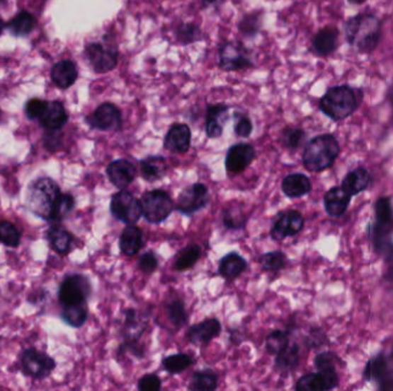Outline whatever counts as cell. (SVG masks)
<instances>
[{"instance_id": "1", "label": "cell", "mask_w": 393, "mask_h": 391, "mask_svg": "<svg viewBox=\"0 0 393 391\" xmlns=\"http://www.w3.org/2000/svg\"><path fill=\"white\" fill-rule=\"evenodd\" d=\"M345 40L360 54H372L383 37L382 21L372 13H361L345 22Z\"/></svg>"}, {"instance_id": "2", "label": "cell", "mask_w": 393, "mask_h": 391, "mask_svg": "<svg viewBox=\"0 0 393 391\" xmlns=\"http://www.w3.org/2000/svg\"><path fill=\"white\" fill-rule=\"evenodd\" d=\"M363 98V88L346 84L332 86L321 98L319 108L332 121H344L359 110Z\"/></svg>"}, {"instance_id": "3", "label": "cell", "mask_w": 393, "mask_h": 391, "mask_svg": "<svg viewBox=\"0 0 393 391\" xmlns=\"http://www.w3.org/2000/svg\"><path fill=\"white\" fill-rule=\"evenodd\" d=\"M374 214V223L369 225V237L376 254L387 259L393 255V206L390 197H380Z\"/></svg>"}, {"instance_id": "4", "label": "cell", "mask_w": 393, "mask_h": 391, "mask_svg": "<svg viewBox=\"0 0 393 391\" xmlns=\"http://www.w3.org/2000/svg\"><path fill=\"white\" fill-rule=\"evenodd\" d=\"M341 153L338 140L334 134H320L308 141L302 154V162L311 173H322L329 169Z\"/></svg>"}, {"instance_id": "5", "label": "cell", "mask_w": 393, "mask_h": 391, "mask_svg": "<svg viewBox=\"0 0 393 391\" xmlns=\"http://www.w3.org/2000/svg\"><path fill=\"white\" fill-rule=\"evenodd\" d=\"M62 195L58 184L49 177H42L31 182L28 188V208L40 218L50 221L53 206Z\"/></svg>"}, {"instance_id": "6", "label": "cell", "mask_w": 393, "mask_h": 391, "mask_svg": "<svg viewBox=\"0 0 393 391\" xmlns=\"http://www.w3.org/2000/svg\"><path fill=\"white\" fill-rule=\"evenodd\" d=\"M142 213L149 223L159 224L165 221L174 209V202L161 189L147 192L140 199Z\"/></svg>"}, {"instance_id": "7", "label": "cell", "mask_w": 393, "mask_h": 391, "mask_svg": "<svg viewBox=\"0 0 393 391\" xmlns=\"http://www.w3.org/2000/svg\"><path fill=\"white\" fill-rule=\"evenodd\" d=\"M219 66L224 71H238L254 66L251 51L241 40L226 42L220 49Z\"/></svg>"}, {"instance_id": "8", "label": "cell", "mask_w": 393, "mask_h": 391, "mask_svg": "<svg viewBox=\"0 0 393 391\" xmlns=\"http://www.w3.org/2000/svg\"><path fill=\"white\" fill-rule=\"evenodd\" d=\"M86 55L96 74L110 73L119 62V49L112 44H89Z\"/></svg>"}, {"instance_id": "9", "label": "cell", "mask_w": 393, "mask_h": 391, "mask_svg": "<svg viewBox=\"0 0 393 391\" xmlns=\"http://www.w3.org/2000/svg\"><path fill=\"white\" fill-rule=\"evenodd\" d=\"M91 294V284L82 274L68 276L59 288V300L62 305L86 303Z\"/></svg>"}, {"instance_id": "10", "label": "cell", "mask_w": 393, "mask_h": 391, "mask_svg": "<svg viewBox=\"0 0 393 391\" xmlns=\"http://www.w3.org/2000/svg\"><path fill=\"white\" fill-rule=\"evenodd\" d=\"M110 213L118 221L125 224H135L143 215L140 201L127 191H120L110 201Z\"/></svg>"}, {"instance_id": "11", "label": "cell", "mask_w": 393, "mask_h": 391, "mask_svg": "<svg viewBox=\"0 0 393 391\" xmlns=\"http://www.w3.org/2000/svg\"><path fill=\"white\" fill-rule=\"evenodd\" d=\"M86 121L96 130L120 131L123 124V112L113 103H105L86 116Z\"/></svg>"}, {"instance_id": "12", "label": "cell", "mask_w": 393, "mask_h": 391, "mask_svg": "<svg viewBox=\"0 0 393 391\" xmlns=\"http://www.w3.org/2000/svg\"><path fill=\"white\" fill-rule=\"evenodd\" d=\"M21 365L25 373L35 379H45L55 368V359L36 349H27L23 351Z\"/></svg>"}, {"instance_id": "13", "label": "cell", "mask_w": 393, "mask_h": 391, "mask_svg": "<svg viewBox=\"0 0 393 391\" xmlns=\"http://www.w3.org/2000/svg\"><path fill=\"white\" fill-rule=\"evenodd\" d=\"M363 378L369 383H377L380 390L393 391V372L383 354L369 359L363 370Z\"/></svg>"}, {"instance_id": "14", "label": "cell", "mask_w": 393, "mask_h": 391, "mask_svg": "<svg viewBox=\"0 0 393 391\" xmlns=\"http://www.w3.org/2000/svg\"><path fill=\"white\" fill-rule=\"evenodd\" d=\"M210 200L208 188L197 182L184 188L177 199V210L184 215H191L205 208Z\"/></svg>"}, {"instance_id": "15", "label": "cell", "mask_w": 393, "mask_h": 391, "mask_svg": "<svg viewBox=\"0 0 393 391\" xmlns=\"http://www.w3.org/2000/svg\"><path fill=\"white\" fill-rule=\"evenodd\" d=\"M339 378L336 368L320 370L317 373H308L302 375L297 381L296 390L298 391H326L338 387Z\"/></svg>"}, {"instance_id": "16", "label": "cell", "mask_w": 393, "mask_h": 391, "mask_svg": "<svg viewBox=\"0 0 393 391\" xmlns=\"http://www.w3.org/2000/svg\"><path fill=\"white\" fill-rule=\"evenodd\" d=\"M256 158V149L250 144H237L229 148L226 158L227 173L235 176L250 167Z\"/></svg>"}, {"instance_id": "17", "label": "cell", "mask_w": 393, "mask_h": 391, "mask_svg": "<svg viewBox=\"0 0 393 391\" xmlns=\"http://www.w3.org/2000/svg\"><path fill=\"white\" fill-rule=\"evenodd\" d=\"M304 228V217L296 210H289L280 214L271 228L270 235L275 240H283L293 237Z\"/></svg>"}, {"instance_id": "18", "label": "cell", "mask_w": 393, "mask_h": 391, "mask_svg": "<svg viewBox=\"0 0 393 391\" xmlns=\"http://www.w3.org/2000/svg\"><path fill=\"white\" fill-rule=\"evenodd\" d=\"M339 36L341 33L334 25L322 28L312 40V52L320 58L330 57L338 49Z\"/></svg>"}, {"instance_id": "19", "label": "cell", "mask_w": 393, "mask_h": 391, "mask_svg": "<svg viewBox=\"0 0 393 391\" xmlns=\"http://www.w3.org/2000/svg\"><path fill=\"white\" fill-rule=\"evenodd\" d=\"M221 333V324L217 318H210L193 325L186 333V339L195 346H205Z\"/></svg>"}, {"instance_id": "20", "label": "cell", "mask_w": 393, "mask_h": 391, "mask_svg": "<svg viewBox=\"0 0 393 391\" xmlns=\"http://www.w3.org/2000/svg\"><path fill=\"white\" fill-rule=\"evenodd\" d=\"M107 176L114 186L120 189H125L134 182L136 177V168L128 160L120 158L110 162V165L107 167Z\"/></svg>"}, {"instance_id": "21", "label": "cell", "mask_w": 393, "mask_h": 391, "mask_svg": "<svg viewBox=\"0 0 393 391\" xmlns=\"http://www.w3.org/2000/svg\"><path fill=\"white\" fill-rule=\"evenodd\" d=\"M165 148L177 154H184L190 149L191 145V130L189 125L174 124L168 130L164 141Z\"/></svg>"}, {"instance_id": "22", "label": "cell", "mask_w": 393, "mask_h": 391, "mask_svg": "<svg viewBox=\"0 0 393 391\" xmlns=\"http://www.w3.org/2000/svg\"><path fill=\"white\" fill-rule=\"evenodd\" d=\"M229 116V107L223 103L208 106L206 110L205 132L208 138H219L223 134V125L226 124Z\"/></svg>"}, {"instance_id": "23", "label": "cell", "mask_w": 393, "mask_h": 391, "mask_svg": "<svg viewBox=\"0 0 393 391\" xmlns=\"http://www.w3.org/2000/svg\"><path fill=\"white\" fill-rule=\"evenodd\" d=\"M351 197L343 189L341 186L330 188L324 195V208L332 218H337L344 215L351 204Z\"/></svg>"}, {"instance_id": "24", "label": "cell", "mask_w": 393, "mask_h": 391, "mask_svg": "<svg viewBox=\"0 0 393 391\" xmlns=\"http://www.w3.org/2000/svg\"><path fill=\"white\" fill-rule=\"evenodd\" d=\"M68 121L64 105L59 101H47L45 110L40 117V124L47 130H60Z\"/></svg>"}, {"instance_id": "25", "label": "cell", "mask_w": 393, "mask_h": 391, "mask_svg": "<svg viewBox=\"0 0 393 391\" xmlns=\"http://www.w3.org/2000/svg\"><path fill=\"white\" fill-rule=\"evenodd\" d=\"M372 182V175L367 170L366 168H355L353 170L346 173L343 179L341 187L346 193L353 197L354 195L360 194L368 189Z\"/></svg>"}, {"instance_id": "26", "label": "cell", "mask_w": 393, "mask_h": 391, "mask_svg": "<svg viewBox=\"0 0 393 391\" xmlns=\"http://www.w3.org/2000/svg\"><path fill=\"white\" fill-rule=\"evenodd\" d=\"M79 77L76 64L73 61L62 60L55 64L51 70V78L55 86L60 88H68L76 82Z\"/></svg>"}, {"instance_id": "27", "label": "cell", "mask_w": 393, "mask_h": 391, "mask_svg": "<svg viewBox=\"0 0 393 391\" xmlns=\"http://www.w3.org/2000/svg\"><path fill=\"white\" fill-rule=\"evenodd\" d=\"M282 191L287 197L297 199L308 194L312 191V182L309 178L302 173H292L284 178Z\"/></svg>"}, {"instance_id": "28", "label": "cell", "mask_w": 393, "mask_h": 391, "mask_svg": "<svg viewBox=\"0 0 393 391\" xmlns=\"http://www.w3.org/2000/svg\"><path fill=\"white\" fill-rule=\"evenodd\" d=\"M143 247V232L130 224L123 230L120 238V250L127 256L136 255Z\"/></svg>"}, {"instance_id": "29", "label": "cell", "mask_w": 393, "mask_h": 391, "mask_svg": "<svg viewBox=\"0 0 393 391\" xmlns=\"http://www.w3.org/2000/svg\"><path fill=\"white\" fill-rule=\"evenodd\" d=\"M247 264L244 258L236 252H230L220 261L219 272L228 280L236 279L246 270Z\"/></svg>"}, {"instance_id": "30", "label": "cell", "mask_w": 393, "mask_h": 391, "mask_svg": "<svg viewBox=\"0 0 393 391\" xmlns=\"http://www.w3.org/2000/svg\"><path fill=\"white\" fill-rule=\"evenodd\" d=\"M167 163L162 156H149L140 161V173L147 182H156L165 176Z\"/></svg>"}, {"instance_id": "31", "label": "cell", "mask_w": 393, "mask_h": 391, "mask_svg": "<svg viewBox=\"0 0 393 391\" xmlns=\"http://www.w3.org/2000/svg\"><path fill=\"white\" fill-rule=\"evenodd\" d=\"M47 239L55 252L62 255L68 254L73 247V234L58 225L50 228L47 232Z\"/></svg>"}, {"instance_id": "32", "label": "cell", "mask_w": 393, "mask_h": 391, "mask_svg": "<svg viewBox=\"0 0 393 391\" xmlns=\"http://www.w3.org/2000/svg\"><path fill=\"white\" fill-rule=\"evenodd\" d=\"M262 16H263L262 9L245 14L238 25L239 34L245 38H254L259 34L262 25Z\"/></svg>"}, {"instance_id": "33", "label": "cell", "mask_w": 393, "mask_h": 391, "mask_svg": "<svg viewBox=\"0 0 393 391\" xmlns=\"http://www.w3.org/2000/svg\"><path fill=\"white\" fill-rule=\"evenodd\" d=\"M62 317L64 322L72 327H81L86 324V319H88V306H86V303L64 305Z\"/></svg>"}, {"instance_id": "34", "label": "cell", "mask_w": 393, "mask_h": 391, "mask_svg": "<svg viewBox=\"0 0 393 391\" xmlns=\"http://www.w3.org/2000/svg\"><path fill=\"white\" fill-rule=\"evenodd\" d=\"M35 25H36V18H34V16H31L29 12L22 11L16 18H13L12 21L9 22L7 27L14 36L23 37L30 34Z\"/></svg>"}, {"instance_id": "35", "label": "cell", "mask_w": 393, "mask_h": 391, "mask_svg": "<svg viewBox=\"0 0 393 391\" xmlns=\"http://www.w3.org/2000/svg\"><path fill=\"white\" fill-rule=\"evenodd\" d=\"M215 389H217V375L210 370L195 372L189 385L191 391H213Z\"/></svg>"}, {"instance_id": "36", "label": "cell", "mask_w": 393, "mask_h": 391, "mask_svg": "<svg viewBox=\"0 0 393 391\" xmlns=\"http://www.w3.org/2000/svg\"><path fill=\"white\" fill-rule=\"evenodd\" d=\"M177 42L181 45H190L204 40L205 35L195 23H182L175 30Z\"/></svg>"}, {"instance_id": "37", "label": "cell", "mask_w": 393, "mask_h": 391, "mask_svg": "<svg viewBox=\"0 0 393 391\" xmlns=\"http://www.w3.org/2000/svg\"><path fill=\"white\" fill-rule=\"evenodd\" d=\"M299 364V348L297 344L287 346L276 355V367L282 372L293 370Z\"/></svg>"}, {"instance_id": "38", "label": "cell", "mask_w": 393, "mask_h": 391, "mask_svg": "<svg viewBox=\"0 0 393 391\" xmlns=\"http://www.w3.org/2000/svg\"><path fill=\"white\" fill-rule=\"evenodd\" d=\"M74 206H75V199L73 195L68 194V193H62L59 197L58 200L55 202L53 206L52 214L50 217V221H64L72 211H73Z\"/></svg>"}, {"instance_id": "39", "label": "cell", "mask_w": 393, "mask_h": 391, "mask_svg": "<svg viewBox=\"0 0 393 391\" xmlns=\"http://www.w3.org/2000/svg\"><path fill=\"white\" fill-rule=\"evenodd\" d=\"M193 361V358L186 354H176V355L166 357L162 361V365L168 373L175 375V374L182 373L188 367L191 366Z\"/></svg>"}, {"instance_id": "40", "label": "cell", "mask_w": 393, "mask_h": 391, "mask_svg": "<svg viewBox=\"0 0 393 391\" xmlns=\"http://www.w3.org/2000/svg\"><path fill=\"white\" fill-rule=\"evenodd\" d=\"M200 255L201 249L198 245L186 247L177 257L176 262H175V269L177 271H186L191 269L198 262Z\"/></svg>"}, {"instance_id": "41", "label": "cell", "mask_w": 393, "mask_h": 391, "mask_svg": "<svg viewBox=\"0 0 393 391\" xmlns=\"http://www.w3.org/2000/svg\"><path fill=\"white\" fill-rule=\"evenodd\" d=\"M20 241H21V233L16 225L12 224L11 221H0V243L16 248L20 245Z\"/></svg>"}, {"instance_id": "42", "label": "cell", "mask_w": 393, "mask_h": 391, "mask_svg": "<svg viewBox=\"0 0 393 391\" xmlns=\"http://www.w3.org/2000/svg\"><path fill=\"white\" fill-rule=\"evenodd\" d=\"M167 315L169 322L174 325L175 327H183L188 322L186 306L181 300H171L167 305Z\"/></svg>"}, {"instance_id": "43", "label": "cell", "mask_w": 393, "mask_h": 391, "mask_svg": "<svg viewBox=\"0 0 393 391\" xmlns=\"http://www.w3.org/2000/svg\"><path fill=\"white\" fill-rule=\"evenodd\" d=\"M263 270L280 271L287 265V256L282 252H266L260 257Z\"/></svg>"}, {"instance_id": "44", "label": "cell", "mask_w": 393, "mask_h": 391, "mask_svg": "<svg viewBox=\"0 0 393 391\" xmlns=\"http://www.w3.org/2000/svg\"><path fill=\"white\" fill-rule=\"evenodd\" d=\"M289 337L287 333L282 331H275L269 334L266 341L267 351L271 355H278L284 349L289 346Z\"/></svg>"}, {"instance_id": "45", "label": "cell", "mask_w": 393, "mask_h": 391, "mask_svg": "<svg viewBox=\"0 0 393 391\" xmlns=\"http://www.w3.org/2000/svg\"><path fill=\"white\" fill-rule=\"evenodd\" d=\"M305 131L302 129L287 128L282 132L283 145L290 149H297L305 141Z\"/></svg>"}, {"instance_id": "46", "label": "cell", "mask_w": 393, "mask_h": 391, "mask_svg": "<svg viewBox=\"0 0 393 391\" xmlns=\"http://www.w3.org/2000/svg\"><path fill=\"white\" fill-rule=\"evenodd\" d=\"M223 224L228 228H241L245 224V216L237 208H229L223 213Z\"/></svg>"}, {"instance_id": "47", "label": "cell", "mask_w": 393, "mask_h": 391, "mask_svg": "<svg viewBox=\"0 0 393 391\" xmlns=\"http://www.w3.org/2000/svg\"><path fill=\"white\" fill-rule=\"evenodd\" d=\"M254 131V124L247 116L236 114L235 134L241 138H249Z\"/></svg>"}, {"instance_id": "48", "label": "cell", "mask_w": 393, "mask_h": 391, "mask_svg": "<svg viewBox=\"0 0 393 391\" xmlns=\"http://www.w3.org/2000/svg\"><path fill=\"white\" fill-rule=\"evenodd\" d=\"M47 101L40 100V99H30L25 105V115L29 119H40V116L45 110Z\"/></svg>"}, {"instance_id": "49", "label": "cell", "mask_w": 393, "mask_h": 391, "mask_svg": "<svg viewBox=\"0 0 393 391\" xmlns=\"http://www.w3.org/2000/svg\"><path fill=\"white\" fill-rule=\"evenodd\" d=\"M338 361V358L334 352H321L315 357L314 364L317 370H326V368H336V363Z\"/></svg>"}, {"instance_id": "50", "label": "cell", "mask_w": 393, "mask_h": 391, "mask_svg": "<svg viewBox=\"0 0 393 391\" xmlns=\"http://www.w3.org/2000/svg\"><path fill=\"white\" fill-rule=\"evenodd\" d=\"M161 380L156 374H147L138 381V390L158 391L161 389Z\"/></svg>"}, {"instance_id": "51", "label": "cell", "mask_w": 393, "mask_h": 391, "mask_svg": "<svg viewBox=\"0 0 393 391\" xmlns=\"http://www.w3.org/2000/svg\"><path fill=\"white\" fill-rule=\"evenodd\" d=\"M139 269L144 273H152L158 267V258L153 252H147L139 258Z\"/></svg>"}, {"instance_id": "52", "label": "cell", "mask_w": 393, "mask_h": 391, "mask_svg": "<svg viewBox=\"0 0 393 391\" xmlns=\"http://www.w3.org/2000/svg\"><path fill=\"white\" fill-rule=\"evenodd\" d=\"M326 340V335L320 329L312 332L311 335L307 337V343L309 346H320Z\"/></svg>"}, {"instance_id": "53", "label": "cell", "mask_w": 393, "mask_h": 391, "mask_svg": "<svg viewBox=\"0 0 393 391\" xmlns=\"http://www.w3.org/2000/svg\"><path fill=\"white\" fill-rule=\"evenodd\" d=\"M387 267H385V278L387 281L393 282V255L385 259Z\"/></svg>"}, {"instance_id": "54", "label": "cell", "mask_w": 393, "mask_h": 391, "mask_svg": "<svg viewBox=\"0 0 393 391\" xmlns=\"http://www.w3.org/2000/svg\"><path fill=\"white\" fill-rule=\"evenodd\" d=\"M224 0H201V7L204 9L212 8V7H219Z\"/></svg>"}, {"instance_id": "55", "label": "cell", "mask_w": 393, "mask_h": 391, "mask_svg": "<svg viewBox=\"0 0 393 391\" xmlns=\"http://www.w3.org/2000/svg\"><path fill=\"white\" fill-rule=\"evenodd\" d=\"M387 100L389 101V103H390V106L391 108H392L393 112V84L390 86V88H389V90H387Z\"/></svg>"}, {"instance_id": "56", "label": "cell", "mask_w": 393, "mask_h": 391, "mask_svg": "<svg viewBox=\"0 0 393 391\" xmlns=\"http://www.w3.org/2000/svg\"><path fill=\"white\" fill-rule=\"evenodd\" d=\"M367 0H348V3L350 5H363V4L366 3Z\"/></svg>"}, {"instance_id": "57", "label": "cell", "mask_w": 393, "mask_h": 391, "mask_svg": "<svg viewBox=\"0 0 393 391\" xmlns=\"http://www.w3.org/2000/svg\"><path fill=\"white\" fill-rule=\"evenodd\" d=\"M3 29H4V23H3V21H1V18H0V35H1V33H3Z\"/></svg>"}, {"instance_id": "58", "label": "cell", "mask_w": 393, "mask_h": 391, "mask_svg": "<svg viewBox=\"0 0 393 391\" xmlns=\"http://www.w3.org/2000/svg\"><path fill=\"white\" fill-rule=\"evenodd\" d=\"M391 355H392V358H393V349H392V354H391Z\"/></svg>"}, {"instance_id": "59", "label": "cell", "mask_w": 393, "mask_h": 391, "mask_svg": "<svg viewBox=\"0 0 393 391\" xmlns=\"http://www.w3.org/2000/svg\"><path fill=\"white\" fill-rule=\"evenodd\" d=\"M1 1H4V0H0V3H1Z\"/></svg>"}]
</instances>
